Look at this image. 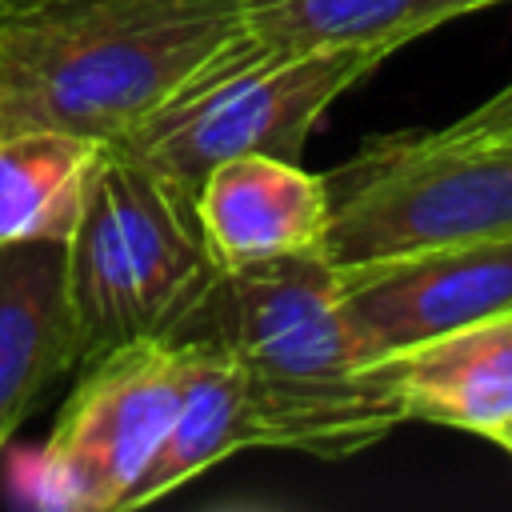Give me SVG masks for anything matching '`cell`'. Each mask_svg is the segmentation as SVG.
I'll list each match as a JSON object with an SVG mask.
<instances>
[{"instance_id":"1","label":"cell","mask_w":512,"mask_h":512,"mask_svg":"<svg viewBox=\"0 0 512 512\" xmlns=\"http://www.w3.org/2000/svg\"><path fill=\"white\" fill-rule=\"evenodd\" d=\"M248 44L244 0H0V136L116 144Z\"/></svg>"},{"instance_id":"2","label":"cell","mask_w":512,"mask_h":512,"mask_svg":"<svg viewBox=\"0 0 512 512\" xmlns=\"http://www.w3.org/2000/svg\"><path fill=\"white\" fill-rule=\"evenodd\" d=\"M172 340H212L236 356L252 448L348 460L408 420L364 360L320 248L216 272Z\"/></svg>"},{"instance_id":"3","label":"cell","mask_w":512,"mask_h":512,"mask_svg":"<svg viewBox=\"0 0 512 512\" xmlns=\"http://www.w3.org/2000/svg\"><path fill=\"white\" fill-rule=\"evenodd\" d=\"M80 364L144 336L172 340L216 280L192 196L108 148L64 240Z\"/></svg>"},{"instance_id":"4","label":"cell","mask_w":512,"mask_h":512,"mask_svg":"<svg viewBox=\"0 0 512 512\" xmlns=\"http://www.w3.org/2000/svg\"><path fill=\"white\" fill-rule=\"evenodd\" d=\"M388 56V48L272 52L248 44L108 148L196 196L208 168L224 160H300L320 116Z\"/></svg>"},{"instance_id":"5","label":"cell","mask_w":512,"mask_h":512,"mask_svg":"<svg viewBox=\"0 0 512 512\" xmlns=\"http://www.w3.org/2000/svg\"><path fill=\"white\" fill-rule=\"evenodd\" d=\"M324 180L332 212L320 252L336 268L512 236V144L452 140L440 128L384 136Z\"/></svg>"},{"instance_id":"6","label":"cell","mask_w":512,"mask_h":512,"mask_svg":"<svg viewBox=\"0 0 512 512\" xmlns=\"http://www.w3.org/2000/svg\"><path fill=\"white\" fill-rule=\"evenodd\" d=\"M180 384V340L144 336L88 360L44 444L48 500L72 512H120L172 424Z\"/></svg>"},{"instance_id":"7","label":"cell","mask_w":512,"mask_h":512,"mask_svg":"<svg viewBox=\"0 0 512 512\" xmlns=\"http://www.w3.org/2000/svg\"><path fill=\"white\" fill-rule=\"evenodd\" d=\"M336 280L364 360H380L512 312V236L348 264L336 268Z\"/></svg>"},{"instance_id":"8","label":"cell","mask_w":512,"mask_h":512,"mask_svg":"<svg viewBox=\"0 0 512 512\" xmlns=\"http://www.w3.org/2000/svg\"><path fill=\"white\" fill-rule=\"evenodd\" d=\"M192 208L208 256L228 272L320 248L332 192L328 180L304 172L300 160L236 156L208 168Z\"/></svg>"},{"instance_id":"9","label":"cell","mask_w":512,"mask_h":512,"mask_svg":"<svg viewBox=\"0 0 512 512\" xmlns=\"http://www.w3.org/2000/svg\"><path fill=\"white\" fill-rule=\"evenodd\" d=\"M72 364H80V332L64 244H0V448Z\"/></svg>"},{"instance_id":"10","label":"cell","mask_w":512,"mask_h":512,"mask_svg":"<svg viewBox=\"0 0 512 512\" xmlns=\"http://www.w3.org/2000/svg\"><path fill=\"white\" fill-rule=\"evenodd\" d=\"M408 420L488 436L512 416V312L372 360Z\"/></svg>"},{"instance_id":"11","label":"cell","mask_w":512,"mask_h":512,"mask_svg":"<svg viewBox=\"0 0 512 512\" xmlns=\"http://www.w3.org/2000/svg\"><path fill=\"white\" fill-rule=\"evenodd\" d=\"M184 344V384L172 424L152 452L148 468L124 496L120 512L156 504L160 496L184 488L212 464L252 448L244 372L236 356L212 340H180Z\"/></svg>"},{"instance_id":"12","label":"cell","mask_w":512,"mask_h":512,"mask_svg":"<svg viewBox=\"0 0 512 512\" xmlns=\"http://www.w3.org/2000/svg\"><path fill=\"white\" fill-rule=\"evenodd\" d=\"M108 144L64 128L0 136V244H64L80 224Z\"/></svg>"},{"instance_id":"13","label":"cell","mask_w":512,"mask_h":512,"mask_svg":"<svg viewBox=\"0 0 512 512\" xmlns=\"http://www.w3.org/2000/svg\"><path fill=\"white\" fill-rule=\"evenodd\" d=\"M508 0H244L252 44L272 52L388 48Z\"/></svg>"},{"instance_id":"14","label":"cell","mask_w":512,"mask_h":512,"mask_svg":"<svg viewBox=\"0 0 512 512\" xmlns=\"http://www.w3.org/2000/svg\"><path fill=\"white\" fill-rule=\"evenodd\" d=\"M488 440H492V444H496V448H504V452H508V456H512V416H508V420H504V424H496V428H492V432H488Z\"/></svg>"},{"instance_id":"15","label":"cell","mask_w":512,"mask_h":512,"mask_svg":"<svg viewBox=\"0 0 512 512\" xmlns=\"http://www.w3.org/2000/svg\"><path fill=\"white\" fill-rule=\"evenodd\" d=\"M492 144H512V132H508V136H504V140H492Z\"/></svg>"}]
</instances>
